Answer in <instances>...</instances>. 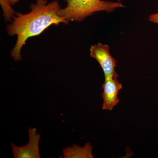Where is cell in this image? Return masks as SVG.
Returning a JSON list of instances; mask_svg holds the SVG:
<instances>
[{"instance_id":"obj_3","label":"cell","mask_w":158,"mask_h":158,"mask_svg":"<svg viewBox=\"0 0 158 158\" xmlns=\"http://www.w3.org/2000/svg\"><path fill=\"white\" fill-rule=\"evenodd\" d=\"M90 52V56L96 59L102 69L105 79L118 76L115 69L116 61L110 55L109 46L99 43L91 46Z\"/></svg>"},{"instance_id":"obj_6","label":"cell","mask_w":158,"mask_h":158,"mask_svg":"<svg viewBox=\"0 0 158 158\" xmlns=\"http://www.w3.org/2000/svg\"><path fill=\"white\" fill-rule=\"evenodd\" d=\"M92 146L90 143H87L84 147L73 145V147H68L62 149L63 157L65 158H93Z\"/></svg>"},{"instance_id":"obj_7","label":"cell","mask_w":158,"mask_h":158,"mask_svg":"<svg viewBox=\"0 0 158 158\" xmlns=\"http://www.w3.org/2000/svg\"><path fill=\"white\" fill-rule=\"evenodd\" d=\"M149 20L152 22L158 23V13L151 15L149 16Z\"/></svg>"},{"instance_id":"obj_9","label":"cell","mask_w":158,"mask_h":158,"mask_svg":"<svg viewBox=\"0 0 158 158\" xmlns=\"http://www.w3.org/2000/svg\"></svg>"},{"instance_id":"obj_4","label":"cell","mask_w":158,"mask_h":158,"mask_svg":"<svg viewBox=\"0 0 158 158\" xmlns=\"http://www.w3.org/2000/svg\"><path fill=\"white\" fill-rule=\"evenodd\" d=\"M29 140L27 145L18 146L11 143L12 154L15 158H40L39 143L40 134H37V129L29 128Z\"/></svg>"},{"instance_id":"obj_5","label":"cell","mask_w":158,"mask_h":158,"mask_svg":"<svg viewBox=\"0 0 158 158\" xmlns=\"http://www.w3.org/2000/svg\"><path fill=\"white\" fill-rule=\"evenodd\" d=\"M118 76L105 79L102 85L103 98L102 108L103 110L112 111L113 108L119 102L118 92L123 88L122 85L117 80Z\"/></svg>"},{"instance_id":"obj_1","label":"cell","mask_w":158,"mask_h":158,"mask_svg":"<svg viewBox=\"0 0 158 158\" xmlns=\"http://www.w3.org/2000/svg\"><path fill=\"white\" fill-rule=\"evenodd\" d=\"M30 8L31 11L27 14L17 13L12 23L7 27L9 35L17 36L11 52V57L16 62L21 59V50L28 38L39 35L52 25L68 23L58 15L61 8L58 1L48 3L47 0H36Z\"/></svg>"},{"instance_id":"obj_8","label":"cell","mask_w":158,"mask_h":158,"mask_svg":"<svg viewBox=\"0 0 158 158\" xmlns=\"http://www.w3.org/2000/svg\"><path fill=\"white\" fill-rule=\"evenodd\" d=\"M9 2L11 5H13L15 4V3L18 2L20 0H9ZM64 1H66V2H68V0H64Z\"/></svg>"},{"instance_id":"obj_2","label":"cell","mask_w":158,"mask_h":158,"mask_svg":"<svg viewBox=\"0 0 158 158\" xmlns=\"http://www.w3.org/2000/svg\"><path fill=\"white\" fill-rule=\"evenodd\" d=\"M67 2V6L58 11V15L68 23L71 21H81L98 11L110 12L125 7L121 2L102 0H68Z\"/></svg>"}]
</instances>
